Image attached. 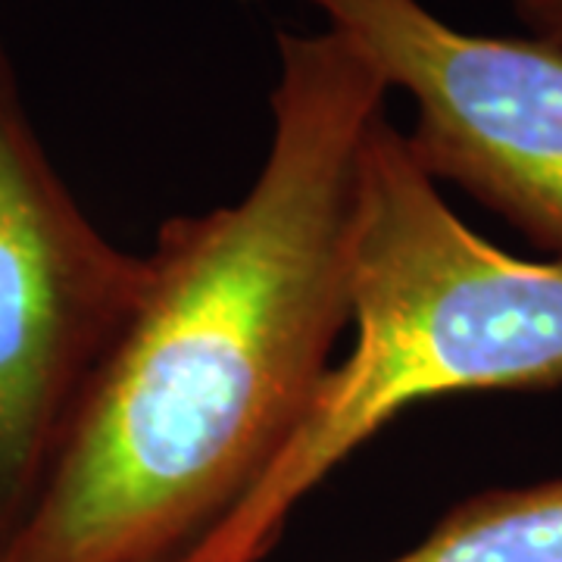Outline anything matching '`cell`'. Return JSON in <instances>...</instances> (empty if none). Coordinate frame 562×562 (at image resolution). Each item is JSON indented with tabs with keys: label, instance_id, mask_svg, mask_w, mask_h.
<instances>
[{
	"label": "cell",
	"instance_id": "1",
	"mask_svg": "<svg viewBox=\"0 0 562 562\" xmlns=\"http://www.w3.org/2000/svg\"><path fill=\"white\" fill-rule=\"evenodd\" d=\"M272 144L241 201L157 228L150 279L0 562H172L294 438L350 325L360 150L387 85L279 32Z\"/></svg>",
	"mask_w": 562,
	"mask_h": 562
},
{
	"label": "cell",
	"instance_id": "2",
	"mask_svg": "<svg viewBox=\"0 0 562 562\" xmlns=\"http://www.w3.org/2000/svg\"><path fill=\"white\" fill-rule=\"evenodd\" d=\"M353 347L294 438L172 562H262L297 503L419 403L562 382V260H519L443 203L387 110L360 150L350 244Z\"/></svg>",
	"mask_w": 562,
	"mask_h": 562
},
{
	"label": "cell",
	"instance_id": "3",
	"mask_svg": "<svg viewBox=\"0 0 562 562\" xmlns=\"http://www.w3.org/2000/svg\"><path fill=\"white\" fill-rule=\"evenodd\" d=\"M147 279V257L110 241L50 162L0 38V553Z\"/></svg>",
	"mask_w": 562,
	"mask_h": 562
},
{
	"label": "cell",
	"instance_id": "4",
	"mask_svg": "<svg viewBox=\"0 0 562 562\" xmlns=\"http://www.w3.org/2000/svg\"><path fill=\"white\" fill-rule=\"evenodd\" d=\"M306 3L416 103L413 160L562 260V47L462 32L422 0Z\"/></svg>",
	"mask_w": 562,
	"mask_h": 562
},
{
	"label": "cell",
	"instance_id": "5",
	"mask_svg": "<svg viewBox=\"0 0 562 562\" xmlns=\"http://www.w3.org/2000/svg\"><path fill=\"white\" fill-rule=\"evenodd\" d=\"M387 562H562V479L457 503L416 547Z\"/></svg>",
	"mask_w": 562,
	"mask_h": 562
},
{
	"label": "cell",
	"instance_id": "6",
	"mask_svg": "<svg viewBox=\"0 0 562 562\" xmlns=\"http://www.w3.org/2000/svg\"><path fill=\"white\" fill-rule=\"evenodd\" d=\"M513 13L531 29V38L562 47V0H509Z\"/></svg>",
	"mask_w": 562,
	"mask_h": 562
}]
</instances>
